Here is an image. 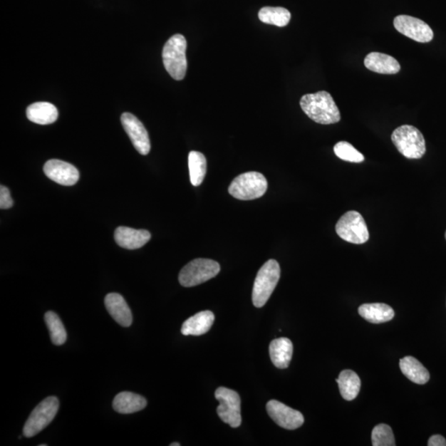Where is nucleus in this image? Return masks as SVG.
Wrapping results in <instances>:
<instances>
[{"mask_svg": "<svg viewBox=\"0 0 446 446\" xmlns=\"http://www.w3.org/2000/svg\"><path fill=\"white\" fill-rule=\"evenodd\" d=\"M121 122L135 149L141 155L149 154L150 150L149 134L142 123L130 113H123Z\"/></svg>", "mask_w": 446, "mask_h": 446, "instance_id": "12", "label": "nucleus"}, {"mask_svg": "<svg viewBox=\"0 0 446 446\" xmlns=\"http://www.w3.org/2000/svg\"><path fill=\"white\" fill-rule=\"evenodd\" d=\"M215 398L219 402L217 412L222 421L232 428L239 427L242 424L239 394L230 388L220 387L215 391Z\"/></svg>", "mask_w": 446, "mask_h": 446, "instance_id": "9", "label": "nucleus"}, {"mask_svg": "<svg viewBox=\"0 0 446 446\" xmlns=\"http://www.w3.org/2000/svg\"><path fill=\"white\" fill-rule=\"evenodd\" d=\"M189 169L192 185L199 186L207 172V160L203 153L195 152L189 154Z\"/></svg>", "mask_w": 446, "mask_h": 446, "instance_id": "25", "label": "nucleus"}, {"mask_svg": "<svg viewBox=\"0 0 446 446\" xmlns=\"http://www.w3.org/2000/svg\"><path fill=\"white\" fill-rule=\"evenodd\" d=\"M342 398L346 401L354 400L359 394L361 381L357 373L351 370H346L340 373L336 380Z\"/></svg>", "mask_w": 446, "mask_h": 446, "instance_id": "23", "label": "nucleus"}, {"mask_svg": "<svg viewBox=\"0 0 446 446\" xmlns=\"http://www.w3.org/2000/svg\"><path fill=\"white\" fill-rule=\"evenodd\" d=\"M300 106L306 115L316 123L328 125L341 120L339 108L328 92L319 91L305 95L301 98Z\"/></svg>", "mask_w": 446, "mask_h": 446, "instance_id": "1", "label": "nucleus"}, {"mask_svg": "<svg viewBox=\"0 0 446 446\" xmlns=\"http://www.w3.org/2000/svg\"><path fill=\"white\" fill-rule=\"evenodd\" d=\"M280 278V267L276 260H269L259 271L252 291V302L262 308L271 298Z\"/></svg>", "mask_w": 446, "mask_h": 446, "instance_id": "4", "label": "nucleus"}, {"mask_svg": "<svg viewBox=\"0 0 446 446\" xmlns=\"http://www.w3.org/2000/svg\"><path fill=\"white\" fill-rule=\"evenodd\" d=\"M358 312L363 318L373 324L387 323L394 318V311L385 304H362Z\"/></svg>", "mask_w": 446, "mask_h": 446, "instance_id": "21", "label": "nucleus"}, {"mask_svg": "<svg viewBox=\"0 0 446 446\" xmlns=\"http://www.w3.org/2000/svg\"><path fill=\"white\" fill-rule=\"evenodd\" d=\"M28 120L39 125H48L55 123L58 118V110L53 103L38 102L27 108Z\"/></svg>", "mask_w": 446, "mask_h": 446, "instance_id": "19", "label": "nucleus"}, {"mask_svg": "<svg viewBox=\"0 0 446 446\" xmlns=\"http://www.w3.org/2000/svg\"><path fill=\"white\" fill-rule=\"evenodd\" d=\"M428 446H446V440L440 435H434L428 440Z\"/></svg>", "mask_w": 446, "mask_h": 446, "instance_id": "30", "label": "nucleus"}, {"mask_svg": "<svg viewBox=\"0 0 446 446\" xmlns=\"http://www.w3.org/2000/svg\"><path fill=\"white\" fill-rule=\"evenodd\" d=\"M219 264L209 259H196L181 269L179 281L184 287H194L219 274Z\"/></svg>", "mask_w": 446, "mask_h": 446, "instance_id": "6", "label": "nucleus"}, {"mask_svg": "<svg viewBox=\"0 0 446 446\" xmlns=\"http://www.w3.org/2000/svg\"><path fill=\"white\" fill-rule=\"evenodd\" d=\"M364 63L368 70L378 74L395 75L401 70L400 64L395 58L380 53L368 54Z\"/></svg>", "mask_w": 446, "mask_h": 446, "instance_id": "16", "label": "nucleus"}, {"mask_svg": "<svg viewBox=\"0 0 446 446\" xmlns=\"http://www.w3.org/2000/svg\"><path fill=\"white\" fill-rule=\"evenodd\" d=\"M336 232L341 239L357 245L365 243L370 238L364 217L356 211L346 212L337 222Z\"/></svg>", "mask_w": 446, "mask_h": 446, "instance_id": "7", "label": "nucleus"}, {"mask_svg": "<svg viewBox=\"0 0 446 446\" xmlns=\"http://www.w3.org/2000/svg\"><path fill=\"white\" fill-rule=\"evenodd\" d=\"M40 446H46V445H40Z\"/></svg>", "mask_w": 446, "mask_h": 446, "instance_id": "32", "label": "nucleus"}, {"mask_svg": "<svg viewBox=\"0 0 446 446\" xmlns=\"http://www.w3.org/2000/svg\"><path fill=\"white\" fill-rule=\"evenodd\" d=\"M105 307L108 313L119 325L128 328L133 323V315L130 308L122 295L112 293L105 299Z\"/></svg>", "mask_w": 446, "mask_h": 446, "instance_id": "15", "label": "nucleus"}, {"mask_svg": "<svg viewBox=\"0 0 446 446\" xmlns=\"http://www.w3.org/2000/svg\"><path fill=\"white\" fill-rule=\"evenodd\" d=\"M59 409V401L56 397H48L36 407L24 427L25 437H33L53 422Z\"/></svg>", "mask_w": 446, "mask_h": 446, "instance_id": "8", "label": "nucleus"}, {"mask_svg": "<svg viewBox=\"0 0 446 446\" xmlns=\"http://www.w3.org/2000/svg\"><path fill=\"white\" fill-rule=\"evenodd\" d=\"M147 405L146 398L130 392L118 393L114 398L113 403V409L121 414H131L142 411Z\"/></svg>", "mask_w": 446, "mask_h": 446, "instance_id": "20", "label": "nucleus"}, {"mask_svg": "<svg viewBox=\"0 0 446 446\" xmlns=\"http://www.w3.org/2000/svg\"><path fill=\"white\" fill-rule=\"evenodd\" d=\"M45 321L48 326L53 343L56 346L63 345L66 341L67 333L58 315L49 311L45 314Z\"/></svg>", "mask_w": 446, "mask_h": 446, "instance_id": "26", "label": "nucleus"}, {"mask_svg": "<svg viewBox=\"0 0 446 446\" xmlns=\"http://www.w3.org/2000/svg\"><path fill=\"white\" fill-rule=\"evenodd\" d=\"M44 173L56 184L72 186L80 179L79 170L74 165L60 160H50L44 165Z\"/></svg>", "mask_w": 446, "mask_h": 446, "instance_id": "13", "label": "nucleus"}, {"mask_svg": "<svg viewBox=\"0 0 446 446\" xmlns=\"http://www.w3.org/2000/svg\"><path fill=\"white\" fill-rule=\"evenodd\" d=\"M334 152L337 157L345 160V162L361 163L365 160L364 155L347 142L336 143L334 147Z\"/></svg>", "mask_w": 446, "mask_h": 446, "instance_id": "27", "label": "nucleus"}, {"mask_svg": "<svg viewBox=\"0 0 446 446\" xmlns=\"http://www.w3.org/2000/svg\"><path fill=\"white\" fill-rule=\"evenodd\" d=\"M215 316L211 311H203L187 319L181 328L184 336H202L207 333L212 328Z\"/></svg>", "mask_w": 446, "mask_h": 446, "instance_id": "17", "label": "nucleus"}, {"mask_svg": "<svg viewBox=\"0 0 446 446\" xmlns=\"http://www.w3.org/2000/svg\"><path fill=\"white\" fill-rule=\"evenodd\" d=\"M180 444L179 443H173V444H170V446H180Z\"/></svg>", "mask_w": 446, "mask_h": 446, "instance_id": "31", "label": "nucleus"}, {"mask_svg": "<svg viewBox=\"0 0 446 446\" xmlns=\"http://www.w3.org/2000/svg\"><path fill=\"white\" fill-rule=\"evenodd\" d=\"M391 139L398 152L408 159H420L426 153V142L417 128L399 127L393 131Z\"/></svg>", "mask_w": 446, "mask_h": 446, "instance_id": "3", "label": "nucleus"}, {"mask_svg": "<svg viewBox=\"0 0 446 446\" xmlns=\"http://www.w3.org/2000/svg\"><path fill=\"white\" fill-rule=\"evenodd\" d=\"M445 240H446V232H445Z\"/></svg>", "mask_w": 446, "mask_h": 446, "instance_id": "33", "label": "nucleus"}, {"mask_svg": "<svg viewBox=\"0 0 446 446\" xmlns=\"http://www.w3.org/2000/svg\"><path fill=\"white\" fill-rule=\"evenodd\" d=\"M268 188L266 177L256 171L238 175L233 180L228 192L237 199L253 200L261 198Z\"/></svg>", "mask_w": 446, "mask_h": 446, "instance_id": "5", "label": "nucleus"}, {"mask_svg": "<svg viewBox=\"0 0 446 446\" xmlns=\"http://www.w3.org/2000/svg\"><path fill=\"white\" fill-rule=\"evenodd\" d=\"M371 440L373 446L396 445L392 428L386 424H380L373 428Z\"/></svg>", "mask_w": 446, "mask_h": 446, "instance_id": "28", "label": "nucleus"}, {"mask_svg": "<svg viewBox=\"0 0 446 446\" xmlns=\"http://www.w3.org/2000/svg\"><path fill=\"white\" fill-rule=\"evenodd\" d=\"M262 23L285 27L291 19V14L282 7H264L258 14Z\"/></svg>", "mask_w": 446, "mask_h": 446, "instance_id": "24", "label": "nucleus"}, {"mask_svg": "<svg viewBox=\"0 0 446 446\" xmlns=\"http://www.w3.org/2000/svg\"><path fill=\"white\" fill-rule=\"evenodd\" d=\"M187 41L183 35L175 34L165 43L162 57L164 66L175 81L185 79L187 67Z\"/></svg>", "mask_w": 446, "mask_h": 446, "instance_id": "2", "label": "nucleus"}, {"mask_svg": "<svg viewBox=\"0 0 446 446\" xmlns=\"http://www.w3.org/2000/svg\"><path fill=\"white\" fill-rule=\"evenodd\" d=\"M14 205L9 190L4 185L0 186V209H9Z\"/></svg>", "mask_w": 446, "mask_h": 446, "instance_id": "29", "label": "nucleus"}, {"mask_svg": "<svg viewBox=\"0 0 446 446\" xmlns=\"http://www.w3.org/2000/svg\"><path fill=\"white\" fill-rule=\"evenodd\" d=\"M393 25L398 32L418 43H430L434 38L433 31L427 24L408 15H398L394 19Z\"/></svg>", "mask_w": 446, "mask_h": 446, "instance_id": "10", "label": "nucleus"}, {"mask_svg": "<svg viewBox=\"0 0 446 446\" xmlns=\"http://www.w3.org/2000/svg\"><path fill=\"white\" fill-rule=\"evenodd\" d=\"M266 409L273 421L284 429H298L304 423L302 413L277 400L268 402Z\"/></svg>", "mask_w": 446, "mask_h": 446, "instance_id": "11", "label": "nucleus"}, {"mask_svg": "<svg viewBox=\"0 0 446 446\" xmlns=\"http://www.w3.org/2000/svg\"><path fill=\"white\" fill-rule=\"evenodd\" d=\"M294 346L292 341L285 337L271 341L269 356L274 366L278 369H287L292 360Z\"/></svg>", "mask_w": 446, "mask_h": 446, "instance_id": "18", "label": "nucleus"}, {"mask_svg": "<svg viewBox=\"0 0 446 446\" xmlns=\"http://www.w3.org/2000/svg\"><path fill=\"white\" fill-rule=\"evenodd\" d=\"M400 369L409 380L417 385H425L430 380V373L421 362L413 356L400 360Z\"/></svg>", "mask_w": 446, "mask_h": 446, "instance_id": "22", "label": "nucleus"}, {"mask_svg": "<svg viewBox=\"0 0 446 446\" xmlns=\"http://www.w3.org/2000/svg\"><path fill=\"white\" fill-rule=\"evenodd\" d=\"M150 237V233L147 230H137L127 227H119L114 232V239L118 245L128 250L144 247Z\"/></svg>", "mask_w": 446, "mask_h": 446, "instance_id": "14", "label": "nucleus"}]
</instances>
